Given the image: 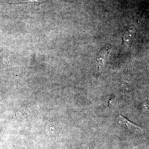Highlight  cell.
<instances>
[{"instance_id": "1", "label": "cell", "mask_w": 149, "mask_h": 149, "mask_svg": "<svg viewBox=\"0 0 149 149\" xmlns=\"http://www.w3.org/2000/svg\"><path fill=\"white\" fill-rule=\"evenodd\" d=\"M117 122L118 124L122 126H124L125 128H127L128 130L131 131H137V130H141V128L139 127L138 125H136L135 123L130 122L127 118L123 117V116L118 113L117 117Z\"/></svg>"}, {"instance_id": "2", "label": "cell", "mask_w": 149, "mask_h": 149, "mask_svg": "<svg viewBox=\"0 0 149 149\" xmlns=\"http://www.w3.org/2000/svg\"><path fill=\"white\" fill-rule=\"evenodd\" d=\"M47 0H23L19 3H13L5 4H15L27 3L31 4H40L45 2Z\"/></svg>"}, {"instance_id": "3", "label": "cell", "mask_w": 149, "mask_h": 149, "mask_svg": "<svg viewBox=\"0 0 149 149\" xmlns=\"http://www.w3.org/2000/svg\"><path fill=\"white\" fill-rule=\"evenodd\" d=\"M132 29H129L128 31L126 32V33L124 35V40L125 43H128L129 42L131 41L132 38L134 37V31L132 33Z\"/></svg>"}]
</instances>
